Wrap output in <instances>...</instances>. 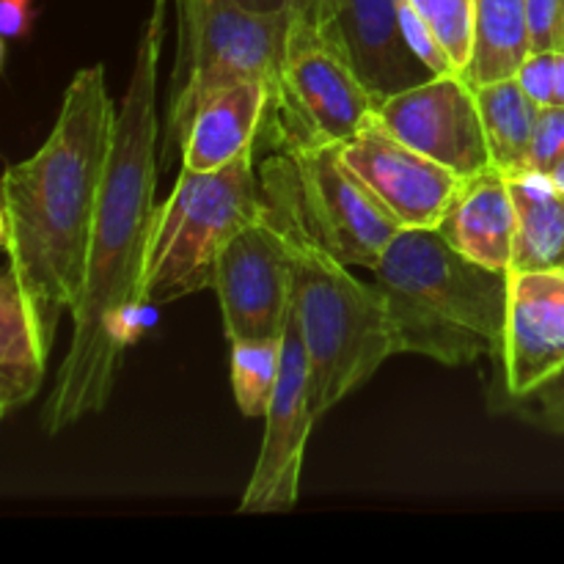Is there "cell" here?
Wrapping results in <instances>:
<instances>
[{
  "instance_id": "8",
  "label": "cell",
  "mask_w": 564,
  "mask_h": 564,
  "mask_svg": "<svg viewBox=\"0 0 564 564\" xmlns=\"http://www.w3.org/2000/svg\"><path fill=\"white\" fill-rule=\"evenodd\" d=\"M375 110L378 97L358 77L334 25L314 9L295 11L262 138L345 143L375 119Z\"/></svg>"
},
{
  "instance_id": "12",
  "label": "cell",
  "mask_w": 564,
  "mask_h": 564,
  "mask_svg": "<svg viewBox=\"0 0 564 564\" xmlns=\"http://www.w3.org/2000/svg\"><path fill=\"white\" fill-rule=\"evenodd\" d=\"M341 160L402 229H438L466 185L460 174L408 147L378 119L341 143Z\"/></svg>"
},
{
  "instance_id": "20",
  "label": "cell",
  "mask_w": 564,
  "mask_h": 564,
  "mask_svg": "<svg viewBox=\"0 0 564 564\" xmlns=\"http://www.w3.org/2000/svg\"><path fill=\"white\" fill-rule=\"evenodd\" d=\"M529 53L527 0H474V55L463 75L471 86L516 77Z\"/></svg>"
},
{
  "instance_id": "1",
  "label": "cell",
  "mask_w": 564,
  "mask_h": 564,
  "mask_svg": "<svg viewBox=\"0 0 564 564\" xmlns=\"http://www.w3.org/2000/svg\"><path fill=\"white\" fill-rule=\"evenodd\" d=\"M165 9L169 0H154L116 116L113 152L88 248L86 286L72 312L69 350L42 411V427L50 435L108 405L132 341V323L147 306L143 273L158 224V80Z\"/></svg>"
},
{
  "instance_id": "7",
  "label": "cell",
  "mask_w": 564,
  "mask_h": 564,
  "mask_svg": "<svg viewBox=\"0 0 564 564\" xmlns=\"http://www.w3.org/2000/svg\"><path fill=\"white\" fill-rule=\"evenodd\" d=\"M180 53L171 72L163 163L182 149L187 127L209 97L242 80L279 86L281 47L292 11L246 9L240 0H174ZM275 97V94H273Z\"/></svg>"
},
{
  "instance_id": "31",
  "label": "cell",
  "mask_w": 564,
  "mask_h": 564,
  "mask_svg": "<svg viewBox=\"0 0 564 564\" xmlns=\"http://www.w3.org/2000/svg\"><path fill=\"white\" fill-rule=\"evenodd\" d=\"M562 270H564V268H562Z\"/></svg>"
},
{
  "instance_id": "29",
  "label": "cell",
  "mask_w": 564,
  "mask_h": 564,
  "mask_svg": "<svg viewBox=\"0 0 564 564\" xmlns=\"http://www.w3.org/2000/svg\"><path fill=\"white\" fill-rule=\"evenodd\" d=\"M554 105H564V50H556V80H554Z\"/></svg>"
},
{
  "instance_id": "4",
  "label": "cell",
  "mask_w": 564,
  "mask_h": 564,
  "mask_svg": "<svg viewBox=\"0 0 564 564\" xmlns=\"http://www.w3.org/2000/svg\"><path fill=\"white\" fill-rule=\"evenodd\" d=\"M284 231V229H281ZM295 257V308L312 375L317 422L361 389L391 356H400L383 292L364 284L308 237L284 231Z\"/></svg>"
},
{
  "instance_id": "25",
  "label": "cell",
  "mask_w": 564,
  "mask_h": 564,
  "mask_svg": "<svg viewBox=\"0 0 564 564\" xmlns=\"http://www.w3.org/2000/svg\"><path fill=\"white\" fill-rule=\"evenodd\" d=\"M532 53L564 50V0H527Z\"/></svg>"
},
{
  "instance_id": "22",
  "label": "cell",
  "mask_w": 564,
  "mask_h": 564,
  "mask_svg": "<svg viewBox=\"0 0 564 564\" xmlns=\"http://www.w3.org/2000/svg\"><path fill=\"white\" fill-rule=\"evenodd\" d=\"M411 6L433 28L457 72L466 75L474 55V0H411Z\"/></svg>"
},
{
  "instance_id": "2",
  "label": "cell",
  "mask_w": 564,
  "mask_h": 564,
  "mask_svg": "<svg viewBox=\"0 0 564 564\" xmlns=\"http://www.w3.org/2000/svg\"><path fill=\"white\" fill-rule=\"evenodd\" d=\"M116 116L119 108L108 94L105 66L77 69L47 141L3 174L0 240L6 264L31 297L47 347H53L64 312H75L86 286Z\"/></svg>"
},
{
  "instance_id": "15",
  "label": "cell",
  "mask_w": 564,
  "mask_h": 564,
  "mask_svg": "<svg viewBox=\"0 0 564 564\" xmlns=\"http://www.w3.org/2000/svg\"><path fill=\"white\" fill-rule=\"evenodd\" d=\"M273 94L268 80H242L209 97L182 138V169L218 171L240 154L253 152Z\"/></svg>"
},
{
  "instance_id": "6",
  "label": "cell",
  "mask_w": 564,
  "mask_h": 564,
  "mask_svg": "<svg viewBox=\"0 0 564 564\" xmlns=\"http://www.w3.org/2000/svg\"><path fill=\"white\" fill-rule=\"evenodd\" d=\"M253 152L240 154L218 171H180L171 196L158 207L143 273L147 306L213 290L226 242L248 224L264 218Z\"/></svg>"
},
{
  "instance_id": "21",
  "label": "cell",
  "mask_w": 564,
  "mask_h": 564,
  "mask_svg": "<svg viewBox=\"0 0 564 564\" xmlns=\"http://www.w3.org/2000/svg\"><path fill=\"white\" fill-rule=\"evenodd\" d=\"M279 367L281 339L231 341V391L242 416L264 419L279 383Z\"/></svg>"
},
{
  "instance_id": "19",
  "label": "cell",
  "mask_w": 564,
  "mask_h": 564,
  "mask_svg": "<svg viewBox=\"0 0 564 564\" xmlns=\"http://www.w3.org/2000/svg\"><path fill=\"white\" fill-rule=\"evenodd\" d=\"M474 97H477L490 160L496 169L507 176L527 174L540 105L523 91L516 77L474 86Z\"/></svg>"
},
{
  "instance_id": "14",
  "label": "cell",
  "mask_w": 564,
  "mask_h": 564,
  "mask_svg": "<svg viewBox=\"0 0 564 564\" xmlns=\"http://www.w3.org/2000/svg\"><path fill=\"white\" fill-rule=\"evenodd\" d=\"M314 11L334 25L378 102L435 77L408 44L400 0H317Z\"/></svg>"
},
{
  "instance_id": "17",
  "label": "cell",
  "mask_w": 564,
  "mask_h": 564,
  "mask_svg": "<svg viewBox=\"0 0 564 564\" xmlns=\"http://www.w3.org/2000/svg\"><path fill=\"white\" fill-rule=\"evenodd\" d=\"M50 347L39 328L31 297L6 264L0 275V416H11L39 394Z\"/></svg>"
},
{
  "instance_id": "24",
  "label": "cell",
  "mask_w": 564,
  "mask_h": 564,
  "mask_svg": "<svg viewBox=\"0 0 564 564\" xmlns=\"http://www.w3.org/2000/svg\"><path fill=\"white\" fill-rule=\"evenodd\" d=\"M562 158H564V105H549V108H540L529 171L549 174Z\"/></svg>"
},
{
  "instance_id": "26",
  "label": "cell",
  "mask_w": 564,
  "mask_h": 564,
  "mask_svg": "<svg viewBox=\"0 0 564 564\" xmlns=\"http://www.w3.org/2000/svg\"><path fill=\"white\" fill-rule=\"evenodd\" d=\"M512 402H527V405L532 408L529 416H532L534 422L543 424L549 433L562 435L564 438V367L556 375H551L543 386H538L532 394Z\"/></svg>"
},
{
  "instance_id": "9",
  "label": "cell",
  "mask_w": 564,
  "mask_h": 564,
  "mask_svg": "<svg viewBox=\"0 0 564 564\" xmlns=\"http://www.w3.org/2000/svg\"><path fill=\"white\" fill-rule=\"evenodd\" d=\"M213 290L229 341L284 336L295 295V257L284 231L268 215L226 242Z\"/></svg>"
},
{
  "instance_id": "16",
  "label": "cell",
  "mask_w": 564,
  "mask_h": 564,
  "mask_svg": "<svg viewBox=\"0 0 564 564\" xmlns=\"http://www.w3.org/2000/svg\"><path fill=\"white\" fill-rule=\"evenodd\" d=\"M452 248L490 270L510 273L518 240V209L510 180L496 165L468 176L438 226Z\"/></svg>"
},
{
  "instance_id": "3",
  "label": "cell",
  "mask_w": 564,
  "mask_h": 564,
  "mask_svg": "<svg viewBox=\"0 0 564 564\" xmlns=\"http://www.w3.org/2000/svg\"><path fill=\"white\" fill-rule=\"evenodd\" d=\"M394 325L397 350L444 367L499 358L510 273L452 248L438 229H402L372 270Z\"/></svg>"
},
{
  "instance_id": "10",
  "label": "cell",
  "mask_w": 564,
  "mask_h": 564,
  "mask_svg": "<svg viewBox=\"0 0 564 564\" xmlns=\"http://www.w3.org/2000/svg\"><path fill=\"white\" fill-rule=\"evenodd\" d=\"M317 416L312 408V375L295 308L281 336V367L273 400L264 413V438L257 466L240 499V512H290L301 494L303 457Z\"/></svg>"
},
{
  "instance_id": "30",
  "label": "cell",
  "mask_w": 564,
  "mask_h": 564,
  "mask_svg": "<svg viewBox=\"0 0 564 564\" xmlns=\"http://www.w3.org/2000/svg\"><path fill=\"white\" fill-rule=\"evenodd\" d=\"M549 176L556 182V187H562V191H564V158L554 165V169L549 171Z\"/></svg>"
},
{
  "instance_id": "27",
  "label": "cell",
  "mask_w": 564,
  "mask_h": 564,
  "mask_svg": "<svg viewBox=\"0 0 564 564\" xmlns=\"http://www.w3.org/2000/svg\"><path fill=\"white\" fill-rule=\"evenodd\" d=\"M516 80L521 83L523 91L540 105L549 108L554 105V80H556V50H543V53H529L521 69L516 72Z\"/></svg>"
},
{
  "instance_id": "23",
  "label": "cell",
  "mask_w": 564,
  "mask_h": 564,
  "mask_svg": "<svg viewBox=\"0 0 564 564\" xmlns=\"http://www.w3.org/2000/svg\"><path fill=\"white\" fill-rule=\"evenodd\" d=\"M400 20H402V31H405L408 44H411L413 53L424 61V66H427L433 75H455L457 72L455 61L449 58L446 47L438 42L433 28L424 22V17L413 9L411 0H400ZM457 75H460V72H457Z\"/></svg>"
},
{
  "instance_id": "5",
  "label": "cell",
  "mask_w": 564,
  "mask_h": 564,
  "mask_svg": "<svg viewBox=\"0 0 564 564\" xmlns=\"http://www.w3.org/2000/svg\"><path fill=\"white\" fill-rule=\"evenodd\" d=\"M259 171L264 215L350 268L375 270L402 226L341 160V143L279 141Z\"/></svg>"
},
{
  "instance_id": "28",
  "label": "cell",
  "mask_w": 564,
  "mask_h": 564,
  "mask_svg": "<svg viewBox=\"0 0 564 564\" xmlns=\"http://www.w3.org/2000/svg\"><path fill=\"white\" fill-rule=\"evenodd\" d=\"M246 9H253V11H264V14H275V11H306V9H314V3L317 0H240Z\"/></svg>"
},
{
  "instance_id": "11",
  "label": "cell",
  "mask_w": 564,
  "mask_h": 564,
  "mask_svg": "<svg viewBox=\"0 0 564 564\" xmlns=\"http://www.w3.org/2000/svg\"><path fill=\"white\" fill-rule=\"evenodd\" d=\"M375 119L463 180L494 165L474 86L463 75H435L380 99Z\"/></svg>"
},
{
  "instance_id": "18",
  "label": "cell",
  "mask_w": 564,
  "mask_h": 564,
  "mask_svg": "<svg viewBox=\"0 0 564 564\" xmlns=\"http://www.w3.org/2000/svg\"><path fill=\"white\" fill-rule=\"evenodd\" d=\"M507 180L518 209V240L510 273L564 268V191L540 171Z\"/></svg>"
},
{
  "instance_id": "13",
  "label": "cell",
  "mask_w": 564,
  "mask_h": 564,
  "mask_svg": "<svg viewBox=\"0 0 564 564\" xmlns=\"http://www.w3.org/2000/svg\"><path fill=\"white\" fill-rule=\"evenodd\" d=\"M501 378L510 400H523L564 367V270L510 273Z\"/></svg>"
}]
</instances>
